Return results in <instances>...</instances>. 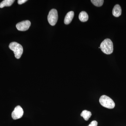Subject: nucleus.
<instances>
[{
	"instance_id": "obj_13",
	"label": "nucleus",
	"mask_w": 126,
	"mask_h": 126,
	"mask_svg": "<svg viewBox=\"0 0 126 126\" xmlns=\"http://www.w3.org/2000/svg\"><path fill=\"white\" fill-rule=\"evenodd\" d=\"M97 122L96 121H93L91 122L90 124H89L88 126H97Z\"/></svg>"
},
{
	"instance_id": "obj_9",
	"label": "nucleus",
	"mask_w": 126,
	"mask_h": 126,
	"mask_svg": "<svg viewBox=\"0 0 126 126\" xmlns=\"http://www.w3.org/2000/svg\"><path fill=\"white\" fill-rule=\"evenodd\" d=\"M89 16L87 12L82 11L79 15V19L82 22H86L88 19Z\"/></svg>"
},
{
	"instance_id": "obj_12",
	"label": "nucleus",
	"mask_w": 126,
	"mask_h": 126,
	"mask_svg": "<svg viewBox=\"0 0 126 126\" xmlns=\"http://www.w3.org/2000/svg\"><path fill=\"white\" fill-rule=\"evenodd\" d=\"M91 1L94 5L97 7L102 6L104 1L103 0H92Z\"/></svg>"
},
{
	"instance_id": "obj_1",
	"label": "nucleus",
	"mask_w": 126,
	"mask_h": 126,
	"mask_svg": "<svg viewBox=\"0 0 126 126\" xmlns=\"http://www.w3.org/2000/svg\"><path fill=\"white\" fill-rule=\"evenodd\" d=\"M100 48L104 53L110 54L113 52V44L109 39H106L102 42L100 45Z\"/></svg>"
},
{
	"instance_id": "obj_8",
	"label": "nucleus",
	"mask_w": 126,
	"mask_h": 126,
	"mask_svg": "<svg viewBox=\"0 0 126 126\" xmlns=\"http://www.w3.org/2000/svg\"><path fill=\"white\" fill-rule=\"evenodd\" d=\"M112 14L115 17H119L121 15L122 9L119 5H115L112 10Z\"/></svg>"
},
{
	"instance_id": "obj_7",
	"label": "nucleus",
	"mask_w": 126,
	"mask_h": 126,
	"mask_svg": "<svg viewBox=\"0 0 126 126\" xmlns=\"http://www.w3.org/2000/svg\"><path fill=\"white\" fill-rule=\"evenodd\" d=\"M74 16V13L73 11H71L68 12L64 18V24L66 25L70 24L72 21Z\"/></svg>"
},
{
	"instance_id": "obj_10",
	"label": "nucleus",
	"mask_w": 126,
	"mask_h": 126,
	"mask_svg": "<svg viewBox=\"0 0 126 126\" xmlns=\"http://www.w3.org/2000/svg\"><path fill=\"white\" fill-rule=\"evenodd\" d=\"M14 0H4L0 3V8H2L5 6H10L15 2Z\"/></svg>"
},
{
	"instance_id": "obj_14",
	"label": "nucleus",
	"mask_w": 126,
	"mask_h": 126,
	"mask_svg": "<svg viewBox=\"0 0 126 126\" xmlns=\"http://www.w3.org/2000/svg\"><path fill=\"white\" fill-rule=\"evenodd\" d=\"M27 0H18V3L19 4L21 5L27 1Z\"/></svg>"
},
{
	"instance_id": "obj_5",
	"label": "nucleus",
	"mask_w": 126,
	"mask_h": 126,
	"mask_svg": "<svg viewBox=\"0 0 126 126\" xmlns=\"http://www.w3.org/2000/svg\"><path fill=\"white\" fill-rule=\"evenodd\" d=\"M24 114V111L21 106H16L12 113V117L13 119L16 120L22 117Z\"/></svg>"
},
{
	"instance_id": "obj_6",
	"label": "nucleus",
	"mask_w": 126,
	"mask_h": 126,
	"mask_svg": "<svg viewBox=\"0 0 126 126\" xmlns=\"http://www.w3.org/2000/svg\"><path fill=\"white\" fill-rule=\"evenodd\" d=\"M31 25V23L30 21H23L16 24V27L18 30L24 31L27 30L29 29Z\"/></svg>"
},
{
	"instance_id": "obj_2",
	"label": "nucleus",
	"mask_w": 126,
	"mask_h": 126,
	"mask_svg": "<svg viewBox=\"0 0 126 126\" xmlns=\"http://www.w3.org/2000/svg\"><path fill=\"white\" fill-rule=\"evenodd\" d=\"M10 49L14 52L16 58H20L23 53V49L22 46L16 42L11 43L9 46Z\"/></svg>"
},
{
	"instance_id": "obj_11",
	"label": "nucleus",
	"mask_w": 126,
	"mask_h": 126,
	"mask_svg": "<svg viewBox=\"0 0 126 126\" xmlns=\"http://www.w3.org/2000/svg\"><path fill=\"white\" fill-rule=\"evenodd\" d=\"M81 116L83 117L85 121H87L92 116V113L87 110H83L81 114Z\"/></svg>"
},
{
	"instance_id": "obj_4",
	"label": "nucleus",
	"mask_w": 126,
	"mask_h": 126,
	"mask_svg": "<svg viewBox=\"0 0 126 126\" xmlns=\"http://www.w3.org/2000/svg\"><path fill=\"white\" fill-rule=\"evenodd\" d=\"M47 18L49 23L51 25L54 26L56 24L58 19V11L56 9H52L49 11Z\"/></svg>"
},
{
	"instance_id": "obj_3",
	"label": "nucleus",
	"mask_w": 126,
	"mask_h": 126,
	"mask_svg": "<svg viewBox=\"0 0 126 126\" xmlns=\"http://www.w3.org/2000/svg\"><path fill=\"white\" fill-rule=\"evenodd\" d=\"M99 102L102 106L106 108L112 109L115 107V103L110 97L103 95L100 97Z\"/></svg>"
}]
</instances>
